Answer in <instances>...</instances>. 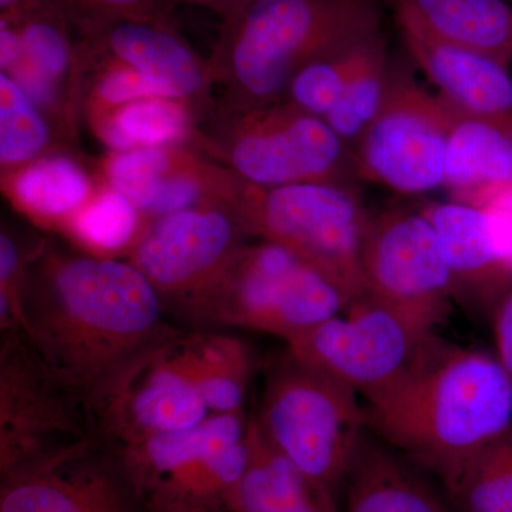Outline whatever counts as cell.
I'll list each match as a JSON object with an SVG mask.
<instances>
[{"instance_id": "cell-1", "label": "cell", "mask_w": 512, "mask_h": 512, "mask_svg": "<svg viewBox=\"0 0 512 512\" xmlns=\"http://www.w3.org/2000/svg\"><path fill=\"white\" fill-rule=\"evenodd\" d=\"M163 311L160 293L130 261L50 247L29 256L22 333L84 400L124 360L177 330Z\"/></svg>"}, {"instance_id": "cell-2", "label": "cell", "mask_w": 512, "mask_h": 512, "mask_svg": "<svg viewBox=\"0 0 512 512\" xmlns=\"http://www.w3.org/2000/svg\"><path fill=\"white\" fill-rule=\"evenodd\" d=\"M365 409L377 439L439 477L512 430V377L495 353L436 335L412 369Z\"/></svg>"}, {"instance_id": "cell-3", "label": "cell", "mask_w": 512, "mask_h": 512, "mask_svg": "<svg viewBox=\"0 0 512 512\" xmlns=\"http://www.w3.org/2000/svg\"><path fill=\"white\" fill-rule=\"evenodd\" d=\"M380 30L373 0H247L224 19L211 82L224 87L225 109L276 103L306 64Z\"/></svg>"}, {"instance_id": "cell-4", "label": "cell", "mask_w": 512, "mask_h": 512, "mask_svg": "<svg viewBox=\"0 0 512 512\" xmlns=\"http://www.w3.org/2000/svg\"><path fill=\"white\" fill-rule=\"evenodd\" d=\"M357 296L276 242H248L227 271L184 309L191 319L285 340L349 308Z\"/></svg>"}, {"instance_id": "cell-5", "label": "cell", "mask_w": 512, "mask_h": 512, "mask_svg": "<svg viewBox=\"0 0 512 512\" xmlns=\"http://www.w3.org/2000/svg\"><path fill=\"white\" fill-rule=\"evenodd\" d=\"M359 397L286 352L266 372L261 409L255 414L268 439L339 504L357 448L369 430Z\"/></svg>"}, {"instance_id": "cell-6", "label": "cell", "mask_w": 512, "mask_h": 512, "mask_svg": "<svg viewBox=\"0 0 512 512\" xmlns=\"http://www.w3.org/2000/svg\"><path fill=\"white\" fill-rule=\"evenodd\" d=\"M231 208L249 237L276 242L365 295L360 252L370 212L355 183L259 187L239 178Z\"/></svg>"}, {"instance_id": "cell-7", "label": "cell", "mask_w": 512, "mask_h": 512, "mask_svg": "<svg viewBox=\"0 0 512 512\" xmlns=\"http://www.w3.org/2000/svg\"><path fill=\"white\" fill-rule=\"evenodd\" d=\"M201 148L259 187L357 184L352 151L326 120L285 100L254 109L224 107L221 127L202 137Z\"/></svg>"}, {"instance_id": "cell-8", "label": "cell", "mask_w": 512, "mask_h": 512, "mask_svg": "<svg viewBox=\"0 0 512 512\" xmlns=\"http://www.w3.org/2000/svg\"><path fill=\"white\" fill-rule=\"evenodd\" d=\"M436 329L423 316L362 295L340 315L286 340V352L370 402L412 369Z\"/></svg>"}, {"instance_id": "cell-9", "label": "cell", "mask_w": 512, "mask_h": 512, "mask_svg": "<svg viewBox=\"0 0 512 512\" xmlns=\"http://www.w3.org/2000/svg\"><path fill=\"white\" fill-rule=\"evenodd\" d=\"M394 60L389 92L353 150L357 181L420 197L443 188L451 107Z\"/></svg>"}, {"instance_id": "cell-10", "label": "cell", "mask_w": 512, "mask_h": 512, "mask_svg": "<svg viewBox=\"0 0 512 512\" xmlns=\"http://www.w3.org/2000/svg\"><path fill=\"white\" fill-rule=\"evenodd\" d=\"M94 436L86 400L64 386L22 332L0 343V476Z\"/></svg>"}, {"instance_id": "cell-11", "label": "cell", "mask_w": 512, "mask_h": 512, "mask_svg": "<svg viewBox=\"0 0 512 512\" xmlns=\"http://www.w3.org/2000/svg\"><path fill=\"white\" fill-rule=\"evenodd\" d=\"M181 330L150 343L114 369L87 397L99 443L116 450L210 416L178 360Z\"/></svg>"}, {"instance_id": "cell-12", "label": "cell", "mask_w": 512, "mask_h": 512, "mask_svg": "<svg viewBox=\"0 0 512 512\" xmlns=\"http://www.w3.org/2000/svg\"><path fill=\"white\" fill-rule=\"evenodd\" d=\"M365 295L416 313L437 326L457 286L436 229L421 208L370 214L360 252Z\"/></svg>"}, {"instance_id": "cell-13", "label": "cell", "mask_w": 512, "mask_h": 512, "mask_svg": "<svg viewBox=\"0 0 512 512\" xmlns=\"http://www.w3.org/2000/svg\"><path fill=\"white\" fill-rule=\"evenodd\" d=\"M248 238L232 208H192L151 222L131 249L130 262L163 302L168 299L184 311L220 279Z\"/></svg>"}, {"instance_id": "cell-14", "label": "cell", "mask_w": 512, "mask_h": 512, "mask_svg": "<svg viewBox=\"0 0 512 512\" xmlns=\"http://www.w3.org/2000/svg\"><path fill=\"white\" fill-rule=\"evenodd\" d=\"M0 512H147L110 448L90 441L0 476Z\"/></svg>"}, {"instance_id": "cell-15", "label": "cell", "mask_w": 512, "mask_h": 512, "mask_svg": "<svg viewBox=\"0 0 512 512\" xmlns=\"http://www.w3.org/2000/svg\"><path fill=\"white\" fill-rule=\"evenodd\" d=\"M84 35L79 52L143 73L174 99L200 97L211 83L210 67L164 22L111 20L76 23Z\"/></svg>"}, {"instance_id": "cell-16", "label": "cell", "mask_w": 512, "mask_h": 512, "mask_svg": "<svg viewBox=\"0 0 512 512\" xmlns=\"http://www.w3.org/2000/svg\"><path fill=\"white\" fill-rule=\"evenodd\" d=\"M420 208L436 229L458 298L488 311L512 282V245L503 224L480 205L448 200Z\"/></svg>"}, {"instance_id": "cell-17", "label": "cell", "mask_w": 512, "mask_h": 512, "mask_svg": "<svg viewBox=\"0 0 512 512\" xmlns=\"http://www.w3.org/2000/svg\"><path fill=\"white\" fill-rule=\"evenodd\" d=\"M396 16L410 62L441 99L461 113L512 117L511 67L434 39L412 20Z\"/></svg>"}, {"instance_id": "cell-18", "label": "cell", "mask_w": 512, "mask_h": 512, "mask_svg": "<svg viewBox=\"0 0 512 512\" xmlns=\"http://www.w3.org/2000/svg\"><path fill=\"white\" fill-rule=\"evenodd\" d=\"M367 430L343 487L340 512H456L443 488Z\"/></svg>"}, {"instance_id": "cell-19", "label": "cell", "mask_w": 512, "mask_h": 512, "mask_svg": "<svg viewBox=\"0 0 512 512\" xmlns=\"http://www.w3.org/2000/svg\"><path fill=\"white\" fill-rule=\"evenodd\" d=\"M510 185L512 117L473 116L451 107L443 184L450 200L481 205Z\"/></svg>"}, {"instance_id": "cell-20", "label": "cell", "mask_w": 512, "mask_h": 512, "mask_svg": "<svg viewBox=\"0 0 512 512\" xmlns=\"http://www.w3.org/2000/svg\"><path fill=\"white\" fill-rule=\"evenodd\" d=\"M247 433L181 460L143 498L147 512H234L247 467Z\"/></svg>"}, {"instance_id": "cell-21", "label": "cell", "mask_w": 512, "mask_h": 512, "mask_svg": "<svg viewBox=\"0 0 512 512\" xmlns=\"http://www.w3.org/2000/svg\"><path fill=\"white\" fill-rule=\"evenodd\" d=\"M396 15L434 39L511 67L512 6L507 0H396Z\"/></svg>"}, {"instance_id": "cell-22", "label": "cell", "mask_w": 512, "mask_h": 512, "mask_svg": "<svg viewBox=\"0 0 512 512\" xmlns=\"http://www.w3.org/2000/svg\"><path fill=\"white\" fill-rule=\"evenodd\" d=\"M178 360L211 414L244 412L256 369L254 350L245 340L221 332H183Z\"/></svg>"}, {"instance_id": "cell-23", "label": "cell", "mask_w": 512, "mask_h": 512, "mask_svg": "<svg viewBox=\"0 0 512 512\" xmlns=\"http://www.w3.org/2000/svg\"><path fill=\"white\" fill-rule=\"evenodd\" d=\"M2 174L3 191L19 211L62 228L99 188L76 160L56 154Z\"/></svg>"}, {"instance_id": "cell-24", "label": "cell", "mask_w": 512, "mask_h": 512, "mask_svg": "<svg viewBox=\"0 0 512 512\" xmlns=\"http://www.w3.org/2000/svg\"><path fill=\"white\" fill-rule=\"evenodd\" d=\"M97 137L110 151L187 146L195 136L190 100L148 97L90 117Z\"/></svg>"}, {"instance_id": "cell-25", "label": "cell", "mask_w": 512, "mask_h": 512, "mask_svg": "<svg viewBox=\"0 0 512 512\" xmlns=\"http://www.w3.org/2000/svg\"><path fill=\"white\" fill-rule=\"evenodd\" d=\"M437 478L456 512H512V430Z\"/></svg>"}, {"instance_id": "cell-26", "label": "cell", "mask_w": 512, "mask_h": 512, "mask_svg": "<svg viewBox=\"0 0 512 512\" xmlns=\"http://www.w3.org/2000/svg\"><path fill=\"white\" fill-rule=\"evenodd\" d=\"M392 66L393 57L382 30L367 46L338 103L326 116V123L352 153L382 109L389 92Z\"/></svg>"}, {"instance_id": "cell-27", "label": "cell", "mask_w": 512, "mask_h": 512, "mask_svg": "<svg viewBox=\"0 0 512 512\" xmlns=\"http://www.w3.org/2000/svg\"><path fill=\"white\" fill-rule=\"evenodd\" d=\"M148 225L150 221L126 195L100 184L63 229L89 255L110 258L127 249L131 252Z\"/></svg>"}, {"instance_id": "cell-28", "label": "cell", "mask_w": 512, "mask_h": 512, "mask_svg": "<svg viewBox=\"0 0 512 512\" xmlns=\"http://www.w3.org/2000/svg\"><path fill=\"white\" fill-rule=\"evenodd\" d=\"M52 128L39 107L6 73H0V164L2 173L47 156Z\"/></svg>"}, {"instance_id": "cell-29", "label": "cell", "mask_w": 512, "mask_h": 512, "mask_svg": "<svg viewBox=\"0 0 512 512\" xmlns=\"http://www.w3.org/2000/svg\"><path fill=\"white\" fill-rule=\"evenodd\" d=\"M377 33L306 64L293 76L282 100L306 113L326 119Z\"/></svg>"}, {"instance_id": "cell-30", "label": "cell", "mask_w": 512, "mask_h": 512, "mask_svg": "<svg viewBox=\"0 0 512 512\" xmlns=\"http://www.w3.org/2000/svg\"><path fill=\"white\" fill-rule=\"evenodd\" d=\"M181 147L110 151L101 163L104 184L126 195L146 217L158 184L173 167Z\"/></svg>"}, {"instance_id": "cell-31", "label": "cell", "mask_w": 512, "mask_h": 512, "mask_svg": "<svg viewBox=\"0 0 512 512\" xmlns=\"http://www.w3.org/2000/svg\"><path fill=\"white\" fill-rule=\"evenodd\" d=\"M103 63V70L87 99L89 117L99 116L124 104L148 97H171L160 84L148 79L143 73L123 64Z\"/></svg>"}, {"instance_id": "cell-32", "label": "cell", "mask_w": 512, "mask_h": 512, "mask_svg": "<svg viewBox=\"0 0 512 512\" xmlns=\"http://www.w3.org/2000/svg\"><path fill=\"white\" fill-rule=\"evenodd\" d=\"M74 23L147 20L163 22V0H63Z\"/></svg>"}, {"instance_id": "cell-33", "label": "cell", "mask_w": 512, "mask_h": 512, "mask_svg": "<svg viewBox=\"0 0 512 512\" xmlns=\"http://www.w3.org/2000/svg\"><path fill=\"white\" fill-rule=\"evenodd\" d=\"M495 356L512 377V282L498 293L488 308Z\"/></svg>"}, {"instance_id": "cell-34", "label": "cell", "mask_w": 512, "mask_h": 512, "mask_svg": "<svg viewBox=\"0 0 512 512\" xmlns=\"http://www.w3.org/2000/svg\"><path fill=\"white\" fill-rule=\"evenodd\" d=\"M480 207L488 208L493 214L497 215L498 220L501 221L505 231H507L512 245V185L494 192Z\"/></svg>"}, {"instance_id": "cell-35", "label": "cell", "mask_w": 512, "mask_h": 512, "mask_svg": "<svg viewBox=\"0 0 512 512\" xmlns=\"http://www.w3.org/2000/svg\"><path fill=\"white\" fill-rule=\"evenodd\" d=\"M165 5L168 3H185V5L201 6V8L211 9L218 13L222 19H227L232 13L237 12L247 0H163Z\"/></svg>"}, {"instance_id": "cell-36", "label": "cell", "mask_w": 512, "mask_h": 512, "mask_svg": "<svg viewBox=\"0 0 512 512\" xmlns=\"http://www.w3.org/2000/svg\"><path fill=\"white\" fill-rule=\"evenodd\" d=\"M269 512H340V504L329 495L319 494L311 500L305 501V503L293 505V507L284 508V510Z\"/></svg>"}, {"instance_id": "cell-37", "label": "cell", "mask_w": 512, "mask_h": 512, "mask_svg": "<svg viewBox=\"0 0 512 512\" xmlns=\"http://www.w3.org/2000/svg\"><path fill=\"white\" fill-rule=\"evenodd\" d=\"M22 0H0V9L6 10L12 8V6L18 5Z\"/></svg>"}]
</instances>
